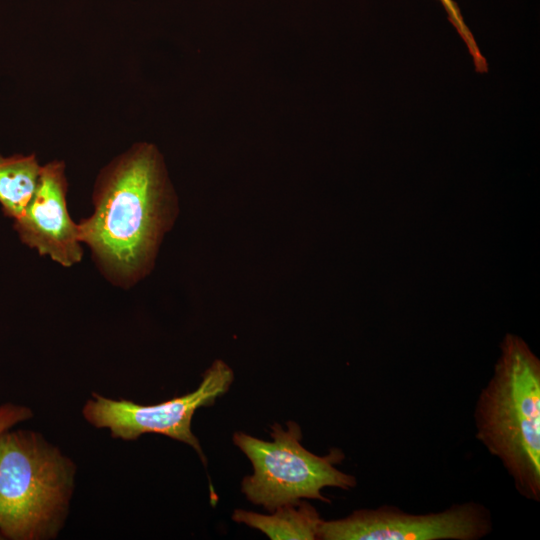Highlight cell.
Wrapping results in <instances>:
<instances>
[{
    "label": "cell",
    "mask_w": 540,
    "mask_h": 540,
    "mask_svg": "<svg viewBox=\"0 0 540 540\" xmlns=\"http://www.w3.org/2000/svg\"><path fill=\"white\" fill-rule=\"evenodd\" d=\"M475 436L496 457L520 496L540 501V360L506 334L474 409Z\"/></svg>",
    "instance_id": "6da1fadb"
},
{
    "label": "cell",
    "mask_w": 540,
    "mask_h": 540,
    "mask_svg": "<svg viewBox=\"0 0 540 540\" xmlns=\"http://www.w3.org/2000/svg\"><path fill=\"white\" fill-rule=\"evenodd\" d=\"M162 194L156 149L148 144L133 148L103 176L94 213L78 224L80 241L116 272L133 274L154 246Z\"/></svg>",
    "instance_id": "7a4b0ae2"
},
{
    "label": "cell",
    "mask_w": 540,
    "mask_h": 540,
    "mask_svg": "<svg viewBox=\"0 0 540 540\" xmlns=\"http://www.w3.org/2000/svg\"><path fill=\"white\" fill-rule=\"evenodd\" d=\"M76 465L32 430L0 433V533L9 540L55 539L69 514Z\"/></svg>",
    "instance_id": "3957f363"
},
{
    "label": "cell",
    "mask_w": 540,
    "mask_h": 540,
    "mask_svg": "<svg viewBox=\"0 0 540 540\" xmlns=\"http://www.w3.org/2000/svg\"><path fill=\"white\" fill-rule=\"evenodd\" d=\"M270 433L272 441L260 440L243 432L233 436L234 444L249 458L253 474L242 481L247 499L269 511L296 504L302 498L330 502L321 491L326 487L350 490L357 484L353 475L335 467L344 453L332 448L325 456L306 450L301 444L302 432L295 422L287 430L278 423Z\"/></svg>",
    "instance_id": "277c9868"
},
{
    "label": "cell",
    "mask_w": 540,
    "mask_h": 540,
    "mask_svg": "<svg viewBox=\"0 0 540 540\" xmlns=\"http://www.w3.org/2000/svg\"><path fill=\"white\" fill-rule=\"evenodd\" d=\"M234 379L233 371L223 361H215L205 372L199 387L188 394L154 404L141 405L127 399H112L92 393L82 409L84 419L92 426L108 429L115 439L134 441L143 434L168 436L190 445L204 464L206 457L191 421L195 411L212 405L228 391Z\"/></svg>",
    "instance_id": "5b68a950"
},
{
    "label": "cell",
    "mask_w": 540,
    "mask_h": 540,
    "mask_svg": "<svg viewBox=\"0 0 540 540\" xmlns=\"http://www.w3.org/2000/svg\"><path fill=\"white\" fill-rule=\"evenodd\" d=\"M493 529L490 511L479 502L455 503L424 514L383 504L337 520L322 521L321 540H480Z\"/></svg>",
    "instance_id": "8992f818"
},
{
    "label": "cell",
    "mask_w": 540,
    "mask_h": 540,
    "mask_svg": "<svg viewBox=\"0 0 540 540\" xmlns=\"http://www.w3.org/2000/svg\"><path fill=\"white\" fill-rule=\"evenodd\" d=\"M65 195L64 165L51 162L42 166L34 194L15 219V227L28 246L68 267L81 260L82 250L78 225L68 213Z\"/></svg>",
    "instance_id": "52a82bcc"
},
{
    "label": "cell",
    "mask_w": 540,
    "mask_h": 540,
    "mask_svg": "<svg viewBox=\"0 0 540 540\" xmlns=\"http://www.w3.org/2000/svg\"><path fill=\"white\" fill-rule=\"evenodd\" d=\"M270 515L237 509L232 519L258 529L272 540H314L323 521L318 511L305 501L276 508Z\"/></svg>",
    "instance_id": "ba28073f"
},
{
    "label": "cell",
    "mask_w": 540,
    "mask_h": 540,
    "mask_svg": "<svg viewBox=\"0 0 540 540\" xmlns=\"http://www.w3.org/2000/svg\"><path fill=\"white\" fill-rule=\"evenodd\" d=\"M41 167L34 155L0 154V204L6 215L17 219L23 213L38 184Z\"/></svg>",
    "instance_id": "9c48e42d"
},
{
    "label": "cell",
    "mask_w": 540,
    "mask_h": 540,
    "mask_svg": "<svg viewBox=\"0 0 540 540\" xmlns=\"http://www.w3.org/2000/svg\"><path fill=\"white\" fill-rule=\"evenodd\" d=\"M444 7L448 20L457 30L459 36L465 43L469 54L472 57L475 71L479 73L488 72V62L486 58L482 55L477 42L470 31L469 27L466 25L464 18L461 14L460 8L454 0H438Z\"/></svg>",
    "instance_id": "30bf717a"
},
{
    "label": "cell",
    "mask_w": 540,
    "mask_h": 540,
    "mask_svg": "<svg viewBox=\"0 0 540 540\" xmlns=\"http://www.w3.org/2000/svg\"><path fill=\"white\" fill-rule=\"evenodd\" d=\"M32 417L33 412L29 407L5 403L0 406V433Z\"/></svg>",
    "instance_id": "8fae6325"
},
{
    "label": "cell",
    "mask_w": 540,
    "mask_h": 540,
    "mask_svg": "<svg viewBox=\"0 0 540 540\" xmlns=\"http://www.w3.org/2000/svg\"><path fill=\"white\" fill-rule=\"evenodd\" d=\"M3 539H4V537H3L2 534L0 533V540H3Z\"/></svg>",
    "instance_id": "7c38bea8"
}]
</instances>
